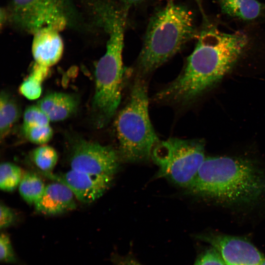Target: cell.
Returning a JSON list of instances; mask_svg holds the SVG:
<instances>
[{"label": "cell", "instance_id": "cell-1", "mask_svg": "<svg viewBox=\"0 0 265 265\" xmlns=\"http://www.w3.org/2000/svg\"><path fill=\"white\" fill-rule=\"evenodd\" d=\"M197 37L196 46L183 70L156 95L157 101L179 105L192 102L232 69L249 42L244 32H224L206 20Z\"/></svg>", "mask_w": 265, "mask_h": 265}, {"label": "cell", "instance_id": "cell-2", "mask_svg": "<svg viewBox=\"0 0 265 265\" xmlns=\"http://www.w3.org/2000/svg\"><path fill=\"white\" fill-rule=\"evenodd\" d=\"M227 204H251L265 195V173L252 161L230 157L205 159L188 188Z\"/></svg>", "mask_w": 265, "mask_h": 265}, {"label": "cell", "instance_id": "cell-3", "mask_svg": "<svg viewBox=\"0 0 265 265\" xmlns=\"http://www.w3.org/2000/svg\"><path fill=\"white\" fill-rule=\"evenodd\" d=\"M198 34L192 11L169 1L148 23L137 60L141 77L162 65Z\"/></svg>", "mask_w": 265, "mask_h": 265}, {"label": "cell", "instance_id": "cell-4", "mask_svg": "<svg viewBox=\"0 0 265 265\" xmlns=\"http://www.w3.org/2000/svg\"><path fill=\"white\" fill-rule=\"evenodd\" d=\"M127 14L119 16L107 30L106 52L97 62L92 101L94 123L98 128L106 126L120 103L123 86L122 53Z\"/></svg>", "mask_w": 265, "mask_h": 265}, {"label": "cell", "instance_id": "cell-5", "mask_svg": "<svg viewBox=\"0 0 265 265\" xmlns=\"http://www.w3.org/2000/svg\"><path fill=\"white\" fill-rule=\"evenodd\" d=\"M148 104L147 85L139 77L115 121L120 155L126 161L148 159L159 142L150 120Z\"/></svg>", "mask_w": 265, "mask_h": 265}, {"label": "cell", "instance_id": "cell-6", "mask_svg": "<svg viewBox=\"0 0 265 265\" xmlns=\"http://www.w3.org/2000/svg\"><path fill=\"white\" fill-rule=\"evenodd\" d=\"M204 151L200 140L170 138L159 141L151 157L159 166L158 177L188 188L205 159Z\"/></svg>", "mask_w": 265, "mask_h": 265}, {"label": "cell", "instance_id": "cell-7", "mask_svg": "<svg viewBox=\"0 0 265 265\" xmlns=\"http://www.w3.org/2000/svg\"><path fill=\"white\" fill-rule=\"evenodd\" d=\"M8 12L15 26L33 35L45 28L60 31L76 18L71 0H11Z\"/></svg>", "mask_w": 265, "mask_h": 265}, {"label": "cell", "instance_id": "cell-8", "mask_svg": "<svg viewBox=\"0 0 265 265\" xmlns=\"http://www.w3.org/2000/svg\"><path fill=\"white\" fill-rule=\"evenodd\" d=\"M69 162L72 169L113 177L119 165V157L111 147L81 139L73 145Z\"/></svg>", "mask_w": 265, "mask_h": 265}, {"label": "cell", "instance_id": "cell-9", "mask_svg": "<svg viewBox=\"0 0 265 265\" xmlns=\"http://www.w3.org/2000/svg\"><path fill=\"white\" fill-rule=\"evenodd\" d=\"M199 238L216 250L226 265H261L265 258L252 243L240 237L210 234Z\"/></svg>", "mask_w": 265, "mask_h": 265}, {"label": "cell", "instance_id": "cell-10", "mask_svg": "<svg viewBox=\"0 0 265 265\" xmlns=\"http://www.w3.org/2000/svg\"><path fill=\"white\" fill-rule=\"evenodd\" d=\"M46 177L62 183L73 192L76 198L84 203L93 202L109 187L113 177L97 175L71 169L59 174L42 172Z\"/></svg>", "mask_w": 265, "mask_h": 265}, {"label": "cell", "instance_id": "cell-11", "mask_svg": "<svg viewBox=\"0 0 265 265\" xmlns=\"http://www.w3.org/2000/svg\"><path fill=\"white\" fill-rule=\"evenodd\" d=\"M63 42L59 31L43 28L33 34L31 51L35 62L50 67L60 59L63 52Z\"/></svg>", "mask_w": 265, "mask_h": 265}, {"label": "cell", "instance_id": "cell-12", "mask_svg": "<svg viewBox=\"0 0 265 265\" xmlns=\"http://www.w3.org/2000/svg\"><path fill=\"white\" fill-rule=\"evenodd\" d=\"M75 198L67 186L55 182L46 185L42 195L34 205L40 213L57 215L74 210L76 207Z\"/></svg>", "mask_w": 265, "mask_h": 265}, {"label": "cell", "instance_id": "cell-13", "mask_svg": "<svg viewBox=\"0 0 265 265\" xmlns=\"http://www.w3.org/2000/svg\"><path fill=\"white\" fill-rule=\"evenodd\" d=\"M78 104V99L74 95L53 92L46 95L41 99L37 106L50 121H60L74 114Z\"/></svg>", "mask_w": 265, "mask_h": 265}, {"label": "cell", "instance_id": "cell-14", "mask_svg": "<svg viewBox=\"0 0 265 265\" xmlns=\"http://www.w3.org/2000/svg\"><path fill=\"white\" fill-rule=\"evenodd\" d=\"M221 12L245 22L259 19L265 11V5L258 0H217Z\"/></svg>", "mask_w": 265, "mask_h": 265}, {"label": "cell", "instance_id": "cell-15", "mask_svg": "<svg viewBox=\"0 0 265 265\" xmlns=\"http://www.w3.org/2000/svg\"><path fill=\"white\" fill-rule=\"evenodd\" d=\"M21 114L20 106L16 100L5 91L0 96V135L4 138Z\"/></svg>", "mask_w": 265, "mask_h": 265}, {"label": "cell", "instance_id": "cell-16", "mask_svg": "<svg viewBox=\"0 0 265 265\" xmlns=\"http://www.w3.org/2000/svg\"><path fill=\"white\" fill-rule=\"evenodd\" d=\"M46 185L37 174L24 173L18 186L19 193L27 203L34 205L42 195Z\"/></svg>", "mask_w": 265, "mask_h": 265}, {"label": "cell", "instance_id": "cell-17", "mask_svg": "<svg viewBox=\"0 0 265 265\" xmlns=\"http://www.w3.org/2000/svg\"><path fill=\"white\" fill-rule=\"evenodd\" d=\"M22 169L10 162H3L0 166V188L5 192L14 191L19 186L24 175Z\"/></svg>", "mask_w": 265, "mask_h": 265}, {"label": "cell", "instance_id": "cell-18", "mask_svg": "<svg viewBox=\"0 0 265 265\" xmlns=\"http://www.w3.org/2000/svg\"><path fill=\"white\" fill-rule=\"evenodd\" d=\"M56 150L48 145L40 146L32 153V159L36 166L42 172H51L58 161Z\"/></svg>", "mask_w": 265, "mask_h": 265}, {"label": "cell", "instance_id": "cell-19", "mask_svg": "<svg viewBox=\"0 0 265 265\" xmlns=\"http://www.w3.org/2000/svg\"><path fill=\"white\" fill-rule=\"evenodd\" d=\"M25 136L30 142L39 145H44L52 138L53 132L50 125L31 126L22 127Z\"/></svg>", "mask_w": 265, "mask_h": 265}, {"label": "cell", "instance_id": "cell-20", "mask_svg": "<svg viewBox=\"0 0 265 265\" xmlns=\"http://www.w3.org/2000/svg\"><path fill=\"white\" fill-rule=\"evenodd\" d=\"M0 259L1 263L24 265L17 256L9 235L5 233H1L0 235Z\"/></svg>", "mask_w": 265, "mask_h": 265}, {"label": "cell", "instance_id": "cell-21", "mask_svg": "<svg viewBox=\"0 0 265 265\" xmlns=\"http://www.w3.org/2000/svg\"><path fill=\"white\" fill-rule=\"evenodd\" d=\"M42 80L30 73L20 85V93L26 98L33 100L38 99L42 93Z\"/></svg>", "mask_w": 265, "mask_h": 265}, {"label": "cell", "instance_id": "cell-22", "mask_svg": "<svg viewBox=\"0 0 265 265\" xmlns=\"http://www.w3.org/2000/svg\"><path fill=\"white\" fill-rule=\"evenodd\" d=\"M50 120L38 106H30L24 114L23 125L25 126L50 125Z\"/></svg>", "mask_w": 265, "mask_h": 265}, {"label": "cell", "instance_id": "cell-23", "mask_svg": "<svg viewBox=\"0 0 265 265\" xmlns=\"http://www.w3.org/2000/svg\"><path fill=\"white\" fill-rule=\"evenodd\" d=\"M194 265H226L217 251L212 247L202 255Z\"/></svg>", "mask_w": 265, "mask_h": 265}, {"label": "cell", "instance_id": "cell-24", "mask_svg": "<svg viewBox=\"0 0 265 265\" xmlns=\"http://www.w3.org/2000/svg\"><path fill=\"white\" fill-rule=\"evenodd\" d=\"M16 220V213L13 210L3 204L0 205V228L6 229L11 226Z\"/></svg>", "mask_w": 265, "mask_h": 265}, {"label": "cell", "instance_id": "cell-25", "mask_svg": "<svg viewBox=\"0 0 265 265\" xmlns=\"http://www.w3.org/2000/svg\"><path fill=\"white\" fill-rule=\"evenodd\" d=\"M111 260L116 265H142L136 260L129 256L113 255L111 257Z\"/></svg>", "mask_w": 265, "mask_h": 265}, {"label": "cell", "instance_id": "cell-26", "mask_svg": "<svg viewBox=\"0 0 265 265\" xmlns=\"http://www.w3.org/2000/svg\"><path fill=\"white\" fill-rule=\"evenodd\" d=\"M123 7L127 10L130 7L141 3L145 0H120Z\"/></svg>", "mask_w": 265, "mask_h": 265}, {"label": "cell", "instance_id": "cell-27", "mask_svg": "<svg viewBox=\"0 0 265 265\" xmlns=\"http://www.w3.org/2000/svg\"><path fill=\"white\" fill-rule=\"evenodd\" d=\"M9 20L8 12L5 8H1L0 10V27L4 25L6 22Z\"/></svg>", "mask_w": 265, "mask_h": 265}, {"label": "cell", "instance_id": "cell-28", "mask_svg": "<svg viewBox=\"0 0 265 265\" xmlns=\"http://www.w3.org/2000/svg\"><path fill=\"white\" fill-rule=\"evenodd\" d=\"M261 265H265V258L262 261Z\"/></svg>", "mask_w": 265, "mask_h": 265}]
</instances>
